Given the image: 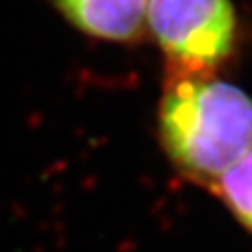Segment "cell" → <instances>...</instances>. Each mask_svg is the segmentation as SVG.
<instances>
[{
    "instance_id": "obj_1",
    "label": "cell",
    "mask_w": 252,
    "mask_h": 252,
    "mask_svg": "<svg viewBox=\"0 0 252 252\" xmlns=\"http://www.w3.org/2000/svg\"><path fill=\"white\" fill-rule=\"evenodd\" d=\"M159 135L183 175L213 187L252 151V97L213 74H173L159 105Z\"/></svg>"
},
{
    "instance_id": "obj_2",
    "label": "cell",
    "mask_w": 252,
    "mask_h": 252,
    "mask_svg": "<svg viewBox=\"0 0 252 252\" xmlns=\"http://www.w3.org/2000/svg\"><path fill=\"white\" fill-rule=\"evenodd\" d=\"M147 22L173 74H211L234 48L230 0H147Z\"/></svg>"
},
{
    "instance_id": "obj_3",
    "label": "cell",
    "mask_w": 252,
    "mask_h": 252,
    "mask_svg": "<svg viewBox=\"0 0 252 252\" xmlns=\"http://www.w3.org/2000/svg\"><path fill=\"white\" fill-rule=\"evenodd\" d=\"M76 30L107 42H131L145 24L147 0H52Z\"/></svg>"
},
{
    "instance_id": "obj_4",
    "label": "cell",
    "mask_w": 252,
    "mask_h": 252,
    "mask_svg": "<svg viewBox=\"0 0 252 252\" xmlns=\"http://www.w3.org/2000/svg\"><path fill=\"white\" fill-rule=\"evenodd\" d=\"M213 189L236 220L252 232V151L226 169L213 183Z\"/></svg>"
}]
</instances>
